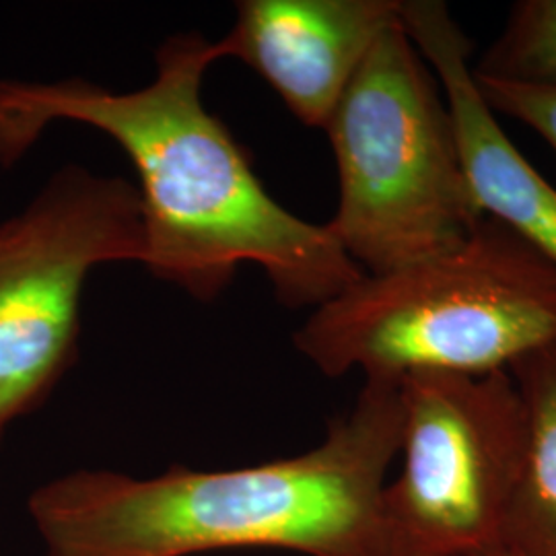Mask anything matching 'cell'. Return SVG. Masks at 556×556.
<instances>
[{
    "mask_svg": "<svg viewBox=\"0 0 556 556\" xmlns=\"http://www.w3.org/2000/svg\"><path fill=\"white\" fill-rule=\"evenodd\" d=\"M477 79L556 89V0H519L480 54Z\"/></svg>",
    "mask_w": 556,
    "mask_h": 556,
    "instance_id": "obj_10",
    "label": "cell"
},
{
    "mask_svg": "<svg viewBox=\"0 0 556 556\" xmlns=\"http://www.w3.org/2000/svg\"><path fill=\"white\" fill-rule=\"evenodd\" d=\"M482 556H503L501 553H493V555H482Z\"/></svg>",
    "mask_w": 556,
    "mask_h": 556,
    "instance_id": "obj_12",
    "label": "cell"
},
{
    "mask_svg": "<svg viewBox=\"0 0 556 556\" xmlns=\"http://www.w3.org/2000/svg\"><path fill=\"white\" fill-rule=\"evenodd\" d=\"M139 188L80 165L52 174L0 223V441L77 358L80 298L93 268L144 264Z\"/></svg>",
    "mask_w": 556,
    "mask_h": 556,
    "instance_id": "obj_5",
    "label": "cell"
},
{
    "mask_svg": "<svg viewBox=\"0 0 556 556\" xmlns=\"http://www.w3.org/2000/svg\"><path fill=\"white\" fill-rule=\"evenodd\" d=\"M482 98L495 114H503L532 128L556 153V89L509 85L477 79Z\"/></svg>",
    "mask_w": 556,
    "mask_h": 556,
    "instance_id": "obj_11",
    "label": "cell"
},
{
    "mask_svg": "<svg viewBox=\"0 0 556 556\" xmlns=\"http://www.w3.org/2000/svg\"><path fill=\"white\" fill-rule=\"evenodd\" d=\"M400 443V381L365 378L355 406L305 454L219 472L174 466L155 478L79 470L36 489L27 509L46 556H392L381 497Z\"/></svg>",
    "mask_w": 556,
    "mask_h": 556,
    "instance_id": "obj_2",
    "label": "cell"
},
{
    "mask_svg": "<svg viewBox=\"0 0 556 556\" xmlns=\"http://www.w3.org/2000/svg\"><path fill=\"white\" fill-rule=\"evenodd\" d=\"M223 40L179 34L157 50V73L135 91L62 79L0 80V165H17L56 122L112 137L139 174L151 275L213 301L241 264H256L285 307H319L365 273L330 231L268 194L229 128L200 98Z\"/></svg>",
    "mask_w": 556,
    "mask_h": 556,
    "instance_id": "obj_1",
    "label": "cell"
},
{
    "mask_svg": "<svg viewBox=\"0 0 556 556\" xmlns=\"http://www.w3.org/2000/svg\"><path fill=\"white\" fill-rule=\"evenodd\" d=\"M402 468L381 497L392 556L498 553L523 452L509 371L400 379Z\"/></svg>",
    "mask_w": 556,
    "mask_h": 556,
    "instance_id": "obj_6",
    "label": "cell"
},
{
    "mask_svg": "<svg viewBox=\"0 0 556 556\" xmlns=\"http://www.w3.org/2000/svg\"><path fill=\"white\" fill-rule=\"evenodd\" d=\"M400 25L438 79L470 194L484 219L528 241L556 266V188L526 160L482 98L475 46L443 0H402Z\"/></svg>",
    "mask_w": 556,
    "mask_h": 556,
    "instance_id": "obj_7",
    "label": "cell"
},
{
    "mask_svg": "<svg viewBox=\"0 0 556 556\" xmlns=\"http://www.w3.org/2000/svg\"><path fill=\"white\" fill-rule=\"evenodd\" d=\"M523 408V452L501 530L503 556H556V344L509 369Z\"/></svg>",
    "mask_w": 556,
    "mask_h": 556,
    "instance_id": "obj_9",
    "label": "cell"
},
{
    "mask_svg": "<svg viewBox=\"0 0 556 556\" xmlns=\"http://www.w3.org/2000/svg\"><path fill=\"white\" fill-rule=\"evenodd\" d=\"M293 340L328 378L509 371L556 344V266L484 219L441 256L365 275L316 307Z\"/></svg>",
    "mask_w": 556,
    "mask_h": 556,
    "instance_id": "obj_3",
    "label": "cell"
},
{
    "mask_svg": "<svg viewBox=\"0 0 556 556\" xmlns=\"http://www.w3.org/2000/svg\"><path fill=\"white\" fill-rule=\"evenodd\" d=\"M402 0H241L220 38L266 80L289 112L326 128L379 38L400 25Z\"/></svg>",
    "mask_w": 556,
    "mask_h": 556,
    "instance_id": "obj_8",
    "label": "cell"
},
{
    "mask_svg": "<svg viewBox=\"0 0 556 556\" xmlns=\"http://www.w3.org/2000/svg\"><path fill=\"white\" fill-rule=\"evenodd\" d=\"M324 130L338 172L328 227L365 275L441 256L484 220L450 108L402 25L379 38Z\"/></svg>",
    "mask_w": 556,
    "mask_h": 556,
    "instance_id": "obj_4",
    "label": "cell"
}]
</instances>
